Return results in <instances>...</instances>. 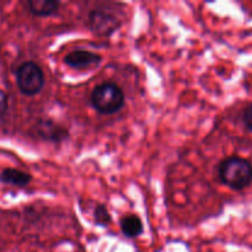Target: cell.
Instances as JSON below:
<instances>
[{"instance_id": "cell-1", "label": "cell", "mask_w": 252, "mask_h": 252, "mask_svg": "<svg viewBox=\"0 0 252 252\" xmlns=\"http://www.w3.org/2000/svg\"><path fill=\"white\" fill-rule=\"evenodd\" d=\"M219 179L225 186L243 191L252 184V164L240 157H230L219 165Z\"/></svg>"}, {"instance_id": "cell-2", "label": "cell", "mask_w": 252, "mask_h": 252, "mask_svg": "<svg viewBox=\"0 0 252 252\" xmlns=\"http://www.w3.org/2000/svg\"><path fill=\"white\" fill-rule=\"evenodd\" d=\"M91 103L102 115H113L125 105V93L113 83L100 84L91 94Z\"/></svg>"}, {"instance_id": "cell-3", "label": "cell", "mask_w": 252, "mask_h": 252, "mask_svg": "<svg viewBox=\"0 0 252 252\" xmlns=\"http://www.w3.org/2000/svg\"><path fill=\"white\" fill-rule=\"evenodd\" d=\"M16 83L20 91L27 96H33L44 85V74L41 66L33 62L21 64L16 70Z\"/></svg>"}, {"instance_id": "cell-4", "label": "cell", "mask_w": 252, "mask_h": 252, "mask_svg": "<svg viewBox=\"0 0 252 252\" xmlns=\"http://www.w3.org/2000/svg\"><path fill=\"white\" fill-rule=\"evenodd\" d=\"M89 26L97 36L107 37L120 29L121 20L107 10L95 9L89 15Z\"/></svg>"}, {"instance_id": "cell-5", "label": "cell", "mask_w": 252, "mask_h": 252, "mask_svg": "<svg viewBox=\"0 0 252 252\" xmlns=\"http://www.w3.org/2000/svg\"><path fill=\"white\" fill-rule=\"evenodd\" d=\"M101 61H102V58H101L100 54L90 51H83V49L70 52L64 58V63L70 68L76 69V70L95 69L100 65Z\"/></svg>"}, {"instance_id": "cell-6", "label": "cell", "mask_w": 252, "mask_h": 252, "mask_svg": "<svg viewBox=\"0 0 252 252\" xmlns=\"http://www.w3.org/2000/svg\"><path fill=\"white\" fill-rule=\"evenodd\" d=\"M31 175L17 169H5L0 174V181L2 184L11 185V186L20 187V189L27 186L31 182Z\"/></svg>"}, {"instance_id": "cell-7", "label": "cell", "mask_w": 252, "mask_h": 252, "mask_svg": "<svg viewBox=\"0 0 252 252\" xmlns=\"http://www.w3.org/2000/svg\"><path fill=\"white\" fill-rule=\"evenodd\" d=\"M37 130L41 137L53 140V142H59L68 137V132L64 128L54 125L51 121H39V123L37 125Z\"/></svg>"}, {"instance_id": "cell-8", "label": "cell", "mask_w": 252, "mask_h": 252, "mask_svg": "<svg viewBox=\"0 0 252 252\" xmlns=\"http://www.w3.org/2000/svg\"><path fill=\"white\" fill-rule=\"evenodd\" d=\"M29 9L34 16H51L58 11L59 2L54 0H30Z\"/></svg>"}, {"instance_id": "cell-9", "label": "cell", "mask_w": 252, "mask_h": 252, "mask_svg": "<svg viewBox=\"0 0 252 252\" xmlns=\"http://www.w3.org/2000/svg\"><path fill=\"white\" fill-rule=\"evenodd\" d=\"M121 229L127 238L134 239L142 235L143 231H144V225H143V221L140 220L139 217L130 214V216H126L121 220Z\"/></svg>"}, {"instance_id": "cell-10", "label": "cell", "mask_w": 252, "mask_h": 252, "mask_svg": "<svg viewBox=\"0 0 252 252\" xmlns=\"http://www.w3.org/2000/svg\"><path fill=\"white\" fill-rule=\"evenodd\" d=\"M94 218H95V221L98 225L106 226L111 223L110 213H108V211L103 206L96 207L95 212H94Z\"/></svg>"}, {"instance_id": "cell-11", "label": "cell", "mask_w": 252, "mask_h": 252, "mask_svg": "<svg viewBox=\"0 0 252 252\" xmlns=\"http://www.w3.org/2000/svg\"><path fill=\"white\" fill-rule=\"evenodd\" d=\"M243 121L244 123H245L246 128L252 132V103L251 105H249L248 107L245 108V111H244Z\"/></svg>"}, {"instance_id": "cell-12", "label": "cell", "mask_w": 252, "mask_h": 252, "mask_svg": "<svg viewBox=\"0 0 252 252\" xmlns=\"http://www.w3.org/2000/svg\"><path fill=\"white\" fill-rule=\"evenodd\" d=\"M7 108V96L2 90H0V118L4 116Z\"/></svg>"}]
</instances>
